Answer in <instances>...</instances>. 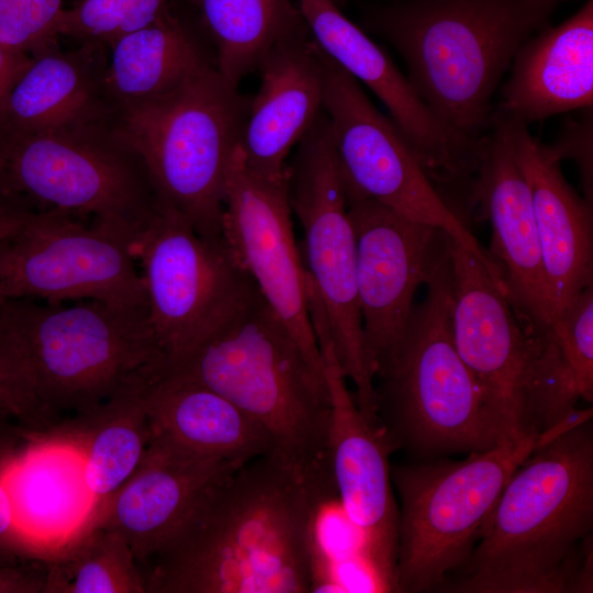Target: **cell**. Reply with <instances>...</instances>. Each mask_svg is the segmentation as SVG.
<instances>
[{"label":"cell","mask_w":593,"mask_h":593,"mask_svg":"<svg viewBox=\"0 0 593 593\" xmlns=\"http://www.w3.org/2000/svg\"><path fill=\"white\" fill-rule=\"evenodd\" d=\"M268 454L214 484L141 567L146 593H310L331 493Z\"/></svg>","instance_id":"6da1fadb"},{"label":"cell","mask_w":593,"mask_h":593,"mask_svg":"<svg viewBox=\"0 0 593 593\" xmlns=\"http://www.w3.org/2000/svg\"><path fill=\"white\" fill-rule=\"evenodd\" d=\"M593 528V433L586 421L534 448L504 486L449 586L466 593L577 592Z\"/></svg>","instance_id":"7a4b0ae2"},{"label":"cell","mask_w":593,"mask_h":593,"mask_svg":"<svg viewBox=\"0 0 593 593\" xmlns=\"http://www.w3.org/2000/svg\"><path fill=\"white\" fill-rule=\"evenodd\" d=\"M568 1L400 0L370 8L365 23L398 51L411 85L443 123L481 138L515 54Z\"/></svg>","instance_id":"3957f363"},{"label":"cell","mask_w":593,"mask_h":593,"mask_svg":"<svg viewBox=\"0 0 593 593\" xmlns=\"http://www.w3.org/2000/svg\"><path fill=\"white\" fill-rule=\"evenodd\" d=\"M255 419L277 457L310 481L331 479V402L325 376L257 289L176 367Z\"/></svg>","instance_id":"277c9868"},{"label":"cell","mask_w":593,"mask_h":593,"mask_svg":"<svg viewBox=\"0 0 593 593\" xmlns=\"http://www.w3.org/2000/svg\"><path fill=\"white\" fill-rule=\"evenodd\" d=\"M0 345L25 373L51 424L63 412L82 414L144 388L167 368L147 306L4 299Z\"/></svg>","instance_id":"5b68a950"},{"label":"cell","mask_w":593,"mask_h":593,"mask_svg":"<svg viewBox=\"0 0 593 593\" xmlns=\"http://www.w3.org/2000/svg\"><path fill=\"white\" fill-rule=\"evenodd\" d=\"M425 284V299L414 305L400 344L374 374L379 422L393 448L468 455L505 439H519L511 434L455 346L447 244Z\"/></svg>","instance_id":"8992f818"},{"label":"cell","mask_w":593,"mask_h":593,"mask_svg":"<svg viewBox=\"0 0 593 593\" xmlns=\"http://www.w3.org/2000/svg\"><path fill=\"white\" fill-rule=\"evenodd\" d=\"M250 99L209 65L172 91L124 107L118 137L159 203L205 237L222 236L225 179Z\"/></svg>","instance_id":"52a82bcc"},{"label":"cell","mask_w":593,"mask_h":593,"mask_svg":"<svg viewBox=\"0 0 593 593\" xmlns=\"http://www.w3.org/2000/svg\"><path fill=\"white\" fill-rule=\"evenodd\" d=\"M535 435L505 439L466 459L391 467L399 499L396 592L440 588L471 556L484 523Z\"/></svg>","instance_id":"ba28073f"},{"label":"cell","mask_w":593,"mask_h":593,"mask_svg":"<svg viewBox=\"0 0 593 593\" xmlns=\"http://www.w3.org/2000/svg\"><path fill=\"white\" fill-rule=\"evenodd\" d=\"M296 145L288 164V193L302 230L307 284L325 312L339 366L355 385L356 404L366 418L376 421L374 379L357 298L356 239L324 110Z\"/></svg>","instance_id":"9c48e42d"},{"label":"cell","mask_w":593,"mask_h":593,"mask_svg":"<svg viewBox=\"0 0 593 593\" xmlns=\"http://www.w3.org/2000/svg\"><path fill=\"white\" fill-rule=\"evenodd\" d=\"M0 192L91 214L132 242L160 208L141 159L92 123L0 137Z\"/></svg>","instance_id":"30bf717a"},{"label":"cell","mask_w":593,"mask_h":593,"mask_svg":"<svg viewBox=\"0 0 593 593\" xmlns=\"http://www.w3.org/2000/svg\"><path fill=\"white\" fill-rule=\"evenodd\" d=\"M142 268L148 321L176 367L206 342L258 289L223 237H205L160 205L131 244Z\"/></svg>","instance_id":"8fae6325"},{"label":"cell","mask_w":593,"mask_h":593,"mask_svg":"<svg viewBox=\"0 0 593 593\" xmlns=\"http://www.w3.org/2000/svg\"><path fill=\"white\" fill-rule=\"evenodd\" d=\"M320 51L323 110L346 199L374 200L414 222L444 231L503 286L500 268L430 181L395 123L374 108L350 74Z\"/></svg>","instance_id":"7c38bea8"},{"label":"cell","mask_w":593,"mask_h":593,"mask_svg":"<svg viewBox=\"0 0 593 593\" xmlns=\"http://www.w3.org/2000/svg\"><path fill=\"white\" fill-rule=\"evenodd\" d=\"M131 244L121 232L96 222L85 225L67 212L33 211L8 244L1 294L147 306Z\"/></svg>","instance_id":"4fadbf2b"},{"label":"cell","mask_w":593,"mask_h":593,"mask_svg":"<svg viewBox=\"0 0 593 593\" xmlns=\"http://www.w3.org/2000/svg\"><path fill=\"white\" fill-rule=\"evenodd\" d=\"M222 237L315 369L324 373L309 310L307 275L293 232L287 180L251 170L239 144L225 179Z\"/></svg>","instance_id":"5bb4252c"},{"label":"cell","mask_w":593,"mask_h":593,"mask_svg":"<svg viewBox=\"0 0 593 593\" xmlns=\"http://www.w3.org/2000/svg\"><path fill=\"white\" fill-rule=\"evenodd\" d=\"M298 8L317 46L385 105L437 190L438 184L466 188L470 197L488 134L471 138L443 123L391 57L334 0H298Z\"/></svg>","instance_id":"9a60e30c"},{"label":"cell","mask_w":593,"mask_h":593,"mask_svg":"<svg viewBox=\"0 0 593 593\" xmlns=\"http://www.w3.org/2000/svg\"><path fill=\"white\" fill-rule=\"evenodd\" d=\"M356 239L363 347L373 374L400 344L418 287L446 248L447 234L370 199L347 200Z\"/></svg>","instance_id":"2e32d148"},{"label":"cell","mask_w":593,"mask_h":593,"mask_svg":"<svg viewBox=\"0 0 593 593\" xmlns=\"http://www.w3.org/2000/svg\"><path fill=\"white\" fill-rule=\"evenodd\" d=\"M331 402L327 462L337 497L363 536L367 553L395 590L399 507L389 455L394 450L381 425L358 409L337 360L331 335L316 336Z\"/></svg>","instance_id":"e0dca14e"},{"label":"cell","mask_w":593,"mask_h":593,"mask_svg":"<svg viewBox=\"0 0 593 593\" xmlns=\"http://www.w3.org/2000/svg\"><path fill=\"white\" fill-rule=\"evenodd\" d=\"M447 246L457 351L511 434L533 435L525 427L522 399L529 334L486 267L449 235Z\"/></svg>","instance_id":"ac0fdd59"},{"label":"cell","mask_w":593,"mask_h":593,"mask_svg":"<svg viewBox=\"0 0 593 593\" xmlns=\"http://www.w3.org/2000/svg\"><path fill=\"white\" fill-rule=\"evenodd\" d=\"M471 205L492 226V257L507 298L529 334L551 322L532 194L517 163L513 120L494 109L486 146L473 180Z\"/></svg>","instance_id":"d6986e66"},{"label":"cell","mask_w":593,"mask_h":593,"mask_svg":"<svg viewBox=\"0 0 593 593\" xmlns=\"http://www.w3.org/2000/svg\"><path fill=\"white\" fill-rule=\"evenodd\" d=\"M26 436L8 459L3 479L18 532L46 563L96 525L98 503L75 441L53 429Z\"/></svg>","instance_id":"ffe728a7"},{"label":"cell","mask_w":593,"mask_h":593,"mask_svg":"<svg viewBox=\"0 0 593 593\" xmlns=\"http://www.w3.org/2000/svg\"><path fill=\"white\" fill-rule=\"evenodd\" d=\"M243 465L188 454L150 437L136 470L105 502L94 526L120 533L141 569L205 493Z\"/></svg>","instance_id":"44dd1931"},{"label":"cell","mask_w":593,"mask_h":593,"mask_svg":"<svg viewBox=\"0 0 593 593\" xmlns=\"http://www.w3.org/2000/svg\"><path fill=\"white\" fill-rule=\"evenodd\" d=\"M261 82L250 99L239 147L247 166L272 180H287V158L323 111L321 51L309 29L269 52Z\"/></svg>","instance_id":"7402d4cb"},{"label":"cell","mask_w":593,"mask_h":593,"mask_svg":"<svg viewBox=\"0 0 593 593\" xmlns=\"http://www.w3.org/2000/svg\"><path fill=\"white\" fill-rule=\"evenodd\" d=\"M512 120L516 159L532 194L552 320L582 290L593 286L592 204L568 183L559 163L527 125Z\"/></svg>","instance_id":"603a6c76"},{"label":"cell","mask_w":593,"mask_h":593,"mask_svg":"<svg viewBox=\"0 0 593 593\" xmlns=\"http://www.w3.org/2000/svg\"><path fill=\"white\" fill-rule=\"evenodd\" d=\"M495 110L526 125L593 105V0L517 51Z\"/></svg>","instance_id":"cb8c5ba5"},{"label":"cell","mask_w":593,"mask_h":593,"mask_svg":"<svg viewBox=\"0 0 593 593\" xmlns=\"http://www.w3.org/2000/svg\"><path fill=\"white\" fill-rule=\"evenodd\" d=\"M150 437L200 457L246 463L271 452L264 428L231 401L176 370L143 392Z\"/></svg>","instance_id":"d4e9b609"},{"label":"cell","mask_w":593,"mask_h":593,"mask_svg":"<svg viewBox=\"0 0 593 593\" xmlns=\"http://www.w3.org/2000/svg\"><path fill=\"white\" fill-rule=\"evenodd\" d=\"M522 399L526 430L536 436L575 410L580 400L592 403L593 286L542 332L529 334Z\"/></svg>","instance_id":"484cf974"},{"label":"cell","mask_w":593,"mask_h":593,"mask_svg":"<svg viewBox=\"0 0 593 593\" xmlns=\"http://www.w3.org/2000/svg\"><path fill=\"white\" fill-rule=\"evenodd\" d=\"M96 86L81 59L51 49L32 55L8 94L0 137L91 124Z\"/></svg>","instance_id":"4316f807"},{"label":"cell","mask_w":593,"mask_h":593,"mask_svg":"<svg viewBox=\"0 0 593 593\" xmlns=\"http://www.w3.org/2000/svg\"><path fill=\"white\" fill-rule=\"evenodd\" d=\"M109 44L104 82L123 107L166 94L210 65L167 8L149 25Z\"/></svg>","instance_id":"83f0119b"},{"label":"cell","mask_w":593,"mask_h":593,"mask_svg":"<svg viewBox=\"0 0 593 593\" xmlns=\"http://www.w3.org/2000/svg\"><path fill=\"white\" fill-rule=\"evenodd\" d=\"M146 387L125 391L75 415L67 425L49 428L79 446L85 478L98 503V516L105 502L136 470L150 441L143 401Z\"/></svg>","instance_id":"f1b7e54d"},{"label":"cell","mask_w":593,"mask_h":593,"mask_svg":"<svg viewBox=\"0 0 593 593\" xmlns=\"http://www.w3.org/2000/svg\"><path fill=\"white\" fill-rule=\"evenodd\" d=\"M216 49L215 68L231 85L259 69L281 41L307 30L291 0H194Z\"/></svg>","instance_id":"f546056e"},{"label":"cell","mask_w":593,"mask_h":593,"mask_svg":"<svg viewBox=\"0 0 593 593\" xmlns=\"http://www.w3.org/2000/svg\"><path fill=\"white\" fill-rule=\"evenodd\" d=\"M45 566V593H146L144 577L126 539L100 525Z\"/></svg>","instance_id":"4dcf8cb0"},{"label":"cell","mask_w":593,"mask_h":593,"mask_svg":"<svg viewBox=\"0 0 593 593\" xmlns=\"http://www.w3.org/2000/svg\"><path fill=\"white\" fill-rule=\"evenodd\" d=\"M63 11V0H0V45L29 56L47 49Z\"/></svg>","instance_id":"1f68e13d"},{"label":"cell","mask_w":593,"mask_h":593,"mask_svg":"<svg viewBox=\"0 0 593 593\" xmlns=\"http://www.w3.org/2000/svg\"><path fill=\"white\" fill-rule=\"evenodd\" d=\"M0 414L14 418L30 433L46 432L52 427L23 370L1 346Z\"/></svg>","instance_id":"d6a6232c"},{"label":"cell","mask_w":593,"mask_h":593,"mask_svg":"<svg viewBox=\"0 0 593 593\" xmlns=\"http://www.w3.org/2000/svg\"><path fill=\"white\" fill-rule=\"evenodd\" d=\"M132 0H81L64 9L59 35L89 42H112Z\"/></svg>","instance_id":"836d02e7"},{"label":"cell","mask_w":593,"mask_h":593,"mask_svg":"<svg viewBox=\"0 0 593 593\" xmlns=\"http://www.w3.org/2000/svg\"><path fill=\"white\" fill-rule=\"evenodd\" d=\"M24 429L11 430L0 423V563L19 564L18 561H37L16 529L3 472L8 459L18 448Z\"/></svg>","instance_id":"e575fe53"},{"label":"cell","mask_w":593,"mask_h":593,"mask_svg":"<svg viewBox=\"0 0 593 593\" xmlns=\"http://www.w3.org/2000/svg\"><path fill=\"white\" fill-rule=\"evenodd\" d=\"M592 122V108L584 109L583 118L569 122L555 145L545 146L548 155L557 163L563 158H572L578 164L585 200L591 204L593 198Z\"/></svg>","instance_id":"d590c367"},{"label":"cell","mask_w":593,"mask_h":593,"mask_svg":"<svg viewBox=\"0 0 593 593\" xmlns=\"http://www.w3.org/2000/svg\"><path fill=\"white\" fill-rule=\"evenodd\" d=\"M46 571L33 563H0V593H45Z\"/></svg>","instance_id":"8d00e7d4"},{"label":"cell","mask_w":593,"mask_h":593,"mask_svg":"<svg viewBox=\"0 0 593 593\" xmlns=\"http://www.w3.org/2000/svg\"><path fill=\"white\" fill-rule=\"evenodd\" d=\"M32 212L23 200L0 192V244L11 239Z\"/></svg>","instance_id":"74e56055"},{"label":"cell","mask_w":593,"mask_h":593,"mask_svg":"<svg viewBox=\"0 0 593 593\" xmlns=\"http://www.w3.org/2000/svg\"><path fill=\"white\" fill-rule=\"evenodd\" d=\"M30 58L0 45V123L10 89Z\"/></svg>","instance_id":"f35d334b"},{"label":"cell","mask_w":593,"mask_h":593,"mask_svg":"<svg viewBox=\"0 0 593 593\" xmlns=\"http://www.w3.org/2000/svg\"><path fill=\"white\" fill-rule=\"evenodd\" d=\"M10 239L0 244V301L4 300L1 294V283L3 279L4 259Z\"/></svg>","instance_id":"ab89813d"}]
</instances>
